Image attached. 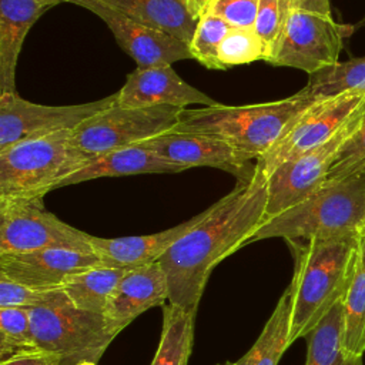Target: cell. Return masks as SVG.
<instances>
[{
  "label": "cell",
  "mask_w": 365,
  "mask_h": 365,
  "mask_svg": "<svg viewBox=\"0 0 365 365\" xmlns=\"http://www.w3.org/2000/svg\"><path fill=\"white\" fill-rule=\"evenodd\" d=\"M267 202L268 178L255 165L248 181L205 208L204 217L158 259L167 275L170 304L197 312L212 269L248 245L267 221Z\"/></svg>",
  "instance_id": "1"
},
{
  "label": "cell",
  "mask_w": 365,
  "mask_h": 365,
  "mask_svg": "<svg viewBox=\"0 0 365 365\" xmlns=\"http://www.w3.org/2000/svg\"><path fill=\"white\" fill-rule=\"evenodd\" d=\"M361 235L291 241L294 275L291 289L289 346L321 322L348 288Z\"/></svg>",
  "instance_id": "2"
},
{
  "label": "cell",
  "mask_w": 365,
  "mask_h": 365,
  "mask_svg": "<svg viewBox=\"0 0 365 365\" xmlns=\"http://www.w3.org/2000/svg\"><path fill=\"white\" fill-rule=\"evenodd\" d=\"M321 98V97H319ZM318 97L305 90L268 103L184 108L175 131H190L212 135L230 143L250 155L255 163L281 140L292 121Z\"/></svg>",
  "instance_id": "3"
},
{
  "label": "cell",
  "mask_w": 365,
  "mask_h": 365,
  "mask_svg": "<svg viewBox=\"0 0 365 365\" xmlns=\"http://www.w3.org/2000/svg\"><path fill=\"white\" fill-rule=\"evenodd\" d=\"M365 224V175L325 181L305 200L268 218L251 242L282 238L291 241L361 235Z\"/></svg>",
  "instance_id": "4"
},
{
  "label": "cell",
  "mask_w": 365,
  "mask_h": 365,
  "mask_svg": "<svg viewBox=\"0 0 365 365\" xmlns=\"http://www.w3.org/2000/svg\"><path fill=\"white\" fill-rule=\"evenodd\" d=\"M91 158L74 144L73 131L14 143L0 150V198H44Z\"/></svg>",
  "instance_id": "5"
},
{
  "label": "cell",
  "mask_w": 365,
  "mask_h": 365,
  "mask_svg": "<svg viewBox=\"0 0 365 365\" xmlns=\"http://www.w3.org/2000/svg\"><path fill=\"white\" fill-rule=\"evenodd\" d=\"M29 311L38 351L57 356L63 365L84 361L97 364L120 334L104 314L77 308L61 289L50 301Z\"/></svg>",
  "instance_id": "6"
},
{
  "label": "cell",
  "mask_w": 365,
  "mask_h": 365,
  "mask_svg": "<svg viewBox=\"0 0 365 365\" xmlns=\"http://www.w3.org/2000/svg\"><path fill=\"white\" fill-rule=\"evenodd\" d=\"M46 248L93 252L90 234L47 211L43 198H0V255Z\"/></svg>",
  "instance_id": "7"
},
{
  "label": "cell",
  "mask_w": 365,
  "mask_h": 365,
  "mask_svg": "<svg viewBox=\"0 0 365 365\" xmlns=\"http://www.w3.org/2000/svg\"><path fill=\"white\" fill-rule=\"evenodd\" d=\"M184 108L171 106L123 107L114 104L73 131L74 144L90 157L131 147L174 130Z\"/></svg>",
  "instance_id": "8"
},
{
  "label": "cell",
  "mask_w": 365,
  "mask_h": 365,
  "mask_svg": "<svg viewBox=\"0 0 365 365\" xmlns=\"http://www.w3.org/2000/svg\"><path fill=\"white\" fill-rule=\"evenodd\" d=\"M352 31L351 24L338 23L332 13L294 6L268 64L315 74L338 63L344 40Z\"/></svg>",
  "instance_id": "9"
},
{
  "label": "cell",
  "mask_w": 365,
  "mask_h": 365,
  "mask_svg": "<svg viewBox=\"0 0 365 365\" xmlns=\"http://www.w3.org/2000/svg\"><path fill=\"white\" fill-rule=\"evenodd\" d=\"M364 113L365 104L329 140L281 164L267 177V220L297 205L325 182L341 147L358 128Z\"/></svg>",
  "instance_id": "10"
},
{
  "label": "cell",
  "mask_w": 365,
  "mask_h": 365,
  "mask_svg": "<svg viewBox=\"0 0 365 365\" xmlns=\"http://www.w3.org/2000/svg\"><path fill=\"white\" fill-rule=\"evenodd\" d=\"M364 104L365 91L356 90L318 98L292 121L281 140L255 165L268 177L281 164L329 140Z\"/></svg>",
  "instance_id": "11"
},
{
  "label": "cell",
  "mask_w": 365,
  "mask_h": 365,
  "mask_svg": "<svg viewBox=\"0 0 365 365\" xmlns=\"http://www.w3.org/2000/svg\"><path fill=\"white\" fill-rule=\"evenodd\" d=\"M117 104V93L88 103L44 106L17 93L0 94V150L29 138L74 131L90 117Z\"/></svg>",
  "instance_id": "12"
},
{
  "label": "cell",
  "mask_w": 365,
  "mask_h": 365,
  "mask_svg": "<svg viewBox=\"0 0 365 365\" xmlns=\"http://www.w3.org/2000/svg\"><path fill=\"white\" fill-rule=\"evenodd\" d=\"M84 7L98 16L113 33L118 46L138 67L173 64L192 58L188 44L147 26L101 0H63Z\"/></svg>",
  "instance_id": "13"
},
{
  "label": "cell",
  "mask_w": 365,
  "mask_h": 365,
  "mask_svg": "<svg viewBox=\"0 0 365 365\" xmlns=\"http://www.w3.org/2000/svg\"><path fill=\"white\" fill-rule=\"evenodd\" d=\"M141 144L182 170L212 167L235 175L240 182L248 181L255 170V165H248L252 161L250 155L221 138L201 133L171 130Z\"/></svg>",
  "instance_id": "14"
},
{
  "label": "cell",
  "mask_w": 365,
  "mask_h": 365,
  "mask_svg": "<svg viewBox=\"0 0 365 365\" xmlns=\"http://www.w3.org/2000/svg\"><path fill=\"white\" fill-rule=\"evenodd\" d=\"M100 265L101 262L94 252L68 248L0 255V275L47 289H60L73 275Z\"/></svg>",
  "instance_id": "15"
},
{
  "label": "cell",
  "mask_w": 365,
  "mask_h": 365,
  "mask_svg": "<svg viewBox=\"0 0 365 365\" xmlns=\"http://www.w3.org/2000/svg\"><path fill=\"white\" fill-rule=\"evenodd\" d=\"M117 104L123 107L171 106L187 108L194 104L211 107L218 104V101L184 81L173 68V64H164L151 67L137 66L117 91Z\"/></svg>",
  "instance_id": "16"
},
{
  "label": "cell",
  "mask_w": 365,
  "mask_h": 365,
  "mask_svg": "<svg viewBox=\"0 0 365 365\" xmlns=\"http://www.w3.org/2000/svg\"><path fill=\"white\" fill-rule=\"evenodd\" d=\"M204 214L205 210L187 221L154 234L117 238H103L90 234V245L103 267L128 269L148 265L157 262L204 217Z\"/></svg>",
  "instance_id": "17"
},
{
  "label": "cell",
  "mask_w": 365,
  "mask_h": 365,
  "mask_svg": "<svg viewBox=\"0 0 365 365\" xmlns=\"http://www.w3.org/2000/svg\"><path fill=\"white\" fill-rule=\"evenodd\" d=\"M168 301L167 275L160 262L128 268L111 295L104 315L121 332L137 317Z\"/></svg>",
  "instance_id": "18"
},
{
  "label": "cell",
  "mask_w": 365,
  "mask_h": 365,
  "mask_svg": "<svg viewBox=\"0 0 365 365\" xmlns=\"http://www.w3.org/2000/svg\"><path fill=\"white\" fill-rule=\"evenodd\" d=\"M63 0H0V94L16 93V67L31 26Z\"/></svg>",
  "instance_id": "19"
},
{
  "label": "cell",
  "mask_w": 365,
  "mask_h": 365,
  "mask_svg": "<svg viewBox=\"0 0 365 365\" xmlns=\"http://www.w3.org/2000/svg\"><path fill=\"white\" fill-rule=\"evenodd\" d=\"M184 171L181 167L164 160L155 151L137 144L93 157L84 167L66 178L60 188L91 181L103 177H123L137 174H175Z\"/></svg>",
  "instance_id": "20"
},
{
  "label": "cell",
  "mask_w": 365,
  "mask_h": 365,
  "mask_svg": "<svg viewBox=\"0 0 365 365\" xmlns=\"http://www.w3.org/2000/svg\"><path fill=\"white\" fill-rule=\"evenodd\" d=\"M133 19L190 44L198 19L185 0H101Z\"/></svg>",
  "instance_id": "21"
},
{
  "label": "cell",
  "mask_w": 365,
  "mask_h": 365,
  "mask_svg": "<svg viewBox=\"0 0 365 365\" xmlns=\"http://www.w3.org/2000/svg\"><path fill=\"white\" fill-rule=\"evenodd\" d=\"M342 346L355 356L365 352V237H361L355 267L342 298Z\"/></svg>",
  "instance_id": "22"
},
{
  "label": "cell",
  "mask_w": 365,
  "mask_h": 365,
  "mask_svg": "<svg viewBox=\"0 0 365 365\" xmlns=\"http://www.w3.org/2000/svg\"><path fill=\"white\" fill-rule=\"evenodd\" d=\"M125 269L94 267L68 278L61 291L80 309L104 314Z\"/></svg>",
  "instance_id": "23"
},
{
  "label": "cell",
  "mask_w": 365,
  "mask_h": 365,
  "mask_svg": "<svg viewBox=\"0 0 365 365\" xmlns=\"http://www.w3.org/2000/svg\"><path fill=\"white\" fill-rule=\"evenodd\" d=\"M195 311L163 305V328L151 365H188L194 342Z\"/></svg>",
  "instance_id": "24"
},
{
  "label": "cell",
  "mask_w": 365,
  "mask_h": 365,
  "mask_svg": "<svg viewBox=\"0 0 365 365\" xmlns=\"http://www.w3.org/2000/svg\"><path fill=\"white\" fill-rule=\"evenodd\" d=\"M342 301L307 335L305 365H364L362 356L348 354L342 346Z\"/></svg>",
  "instance_id": "25"
},
{
  "label": "cell",
  "mask_w": 365,
  "mask_h": 365,
  "mask_svg": "<svg viewBox=\"0 0 365 365\" xmlns=\"http://www.w3.org/2000/svg\"><path fill=\"white\" fill-rule=\"evenodd\" d=\"M312 97H332L346 91H365V56L338 61L309 76L302 88Z\"/></svg>",
  "instance_id": "26"
},
{
  "label": "cell",
  "mask_w": 365,
  "mask_h": 365,
  "mask_svg": "<svg viewBox=\"0 0 365 365\" xmlns=\"http://www.w3.org/2000/svg\"><path fill=\"white\" fill-rule=\"evenodd\" d=\"M34 352L29 308H0V364Z\"/></svg>",
  "instance_id": "27"
},
{
  "label": "cell",
  "mask_w": 365,
  "mask_h": 365,
  "mask_svg": "<svg viewBox=\"0 0 365 365\" xmlns=\"http://www.w3.org/2000/svg\"><path fill=\"white\" fill-rule=\"evenodd\" d=\"M232 26L220 16L205 11L200 16L194 36L188 44L191 57L207 68L221 70L218 61L220 46Z\"/></svg>",
  "instance_id": "28"
},
{
  "label": "cell",
  "mask_w": 365,
  "mask_h": 365,
  "mask_svg": "<svg viewBox=\"0 0 365 365\" xmlns=\"http://www.w3.org/2000/svg\"><path fill=\"white\" fill-rule=\"evenodd\" d=\"M268 48L254 29L232 27L220 46L218 61L221 70L254 61H267Z\"/></svg>",
  "instance_id": "29"
},
{
  "label": "cell",
  "mask_w": 365,
  "mask_h": 365,
  "mask_svg": "<svg viewBox=\"0 0 365 365\" xmlns=\"http://www.w3.org/2000/svg\"><path fill=\"white\" fill-rule=\"evenodd\" d=\"M294 0H259L254 30L268 48V60L274 54L285 29Z\"/></svg>",
  "instance_id": "30"
},
{
  "label": "cell",
  "mask_w": 365,
  "mask_h": 365,
  "mask_svg": "<svg viewBox=\"0 0 365 365\" xmlns=\"http://www.w3.org/2000/svg\"><path fill=\"white\" fill-rule=\"evenodd\" d=\"M365 175V113L358 128L341 147L325 181H341Z\"/></svg>",
  "instance_id": "31"
},
{
  "label": "cell",
  "mask_w": 365,
  "mask_h": 365,
  "mask_svg": "<svg viewBox=\"0 0 365 365\" xmlns=\"http://www.w3.org/2000/svg\"><path fill=\"white\" fill-rule=\"evenodd\" d=\"M57 291L36 288L0 275V308H34L50 301Z\"/></svg>",
  "instance_id": "32"
},
{
  "label": "cell",
  "mask_w": 365,
  "mask_h": 365,
  "mask_svg": "<svg viewBox=\"0 0 365 365\" xmlns=\"http://www.w3.org/2000/svg\"><path fill=\"white\" fill-rule=\"evenodd\" d=\"M258 4L259 0H212L205 11L220 16L232 27L254 29Z\"/></svg>",
  "instance_id": "33"
},
{
  "label": "cell",
  "mask_w": 365,
  "mask_h": 365,
  "mask_svg": "<svg viewBox=\"0 0 365 365\" xmlns=\"http://www.w3.org/2000/svg\"><path fill=\"white\" fill-rule=\"evenodd\" d=\"M0 365H63V364L57 356L38 351L34 354H29L24 356L10 359Z\"/></svg>",
  "instance_id": "34"
},
{
  "label": "cell",
  "mask_w": 365,
  "mask_h": 365,
  "mask_svg": "<svg viewBox=\"0 0 365 365\" xmlns=\"http://www.w3.org/2000/svg\"><path fill=\"white\" fill-rule=\"evenodd\" d=\"M294 6L321 13H331L329 0H294Z\"/></svg>",
  "instance_id": "35"
},
{
  "label": "cell",
  "mask_w": 365,
  "mask_h": 365,
  "mask_svg": "<svg viewBox=\"0 0 365 365\" xmlns=\"http://www.w3.org/2000/svg\"><path fill=\"white\" fill-rule=\"evenodd\" d=\"M211 1H212V0H187V4H188V7H190L191 13H192L197 19H200V16L208 9V6L211 4Z\"/></svg>",
  "instance_id": "36"
},
{
  "label": "cell",
  "mask_w": 365,
  "mask_h": 365,
  "mask_svg": "<svg viewBox=\"0 0 365 365\" xmlns=\"http://www.w3.org/2000/svg\"><path fill=\"white\" fill-rule=\"evenodd\" d=\"M77 365H97L96 362H90V361H84V362H80Z\"/></svg>",
  "instance_id": "37"
},
{
  "label": "cell",
  "mask_w": 365,
  "mask_h": 365,
  "mask_svg": "<svg viewBox=\"0 0 365 365\" xmlns=\"http://www.w3.org/2000/svg\"><path fill=\"white\" fill-rule=\"evenodd\" d=\"M215 365H237L235 362H231V361H225V362H221V364H215Z\"/></svg>",
  "instance_id": "38"
},
{
  "label": "cell",
  "mask_w": 365,
  "mask_h": 365,
  "mask_svg": "<svg viewBox=\"0 0 365 365\" xmlns=\"http://www.w3.org/2000/svg\"><path fill=\"white\" fill-rule=\"evenodd\" d=\"M361 237H365V224H364V228H362V232H361Z\"/></svg>",
  "instance_id": "39"
},
{
  "label": "cell",
  "mask_w": 365,
  "mask_h": 365,
  "mask_svg": "<svg viewBox=\"0 0 365 365\" xmlns=\"http://www.w3.org/2000/svg\"><path fill=\"white\" fill-rule=\"evenodd\" d=\"M185 1H187V0H185Z\"/></svg>",
  "instance_id": "40"
}]
</instances>
